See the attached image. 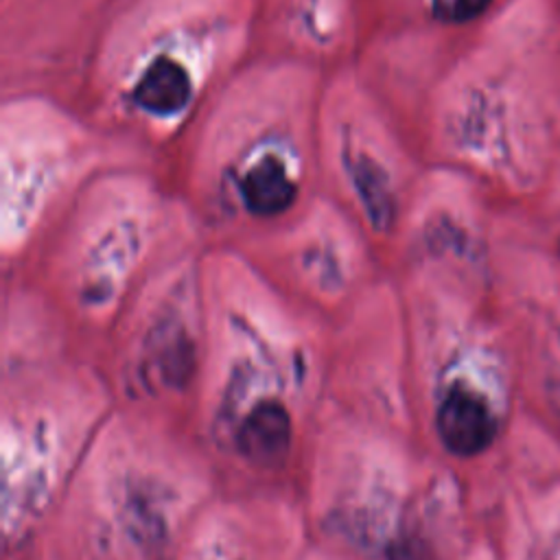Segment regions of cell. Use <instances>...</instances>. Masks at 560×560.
I'll list each match as a JSON object with an SVG mask.
<instances>
[{
	"label": "cell",
	"instance_id": "3957f363",
	"mask_svg": "<svg viewBox=\"0 0 560 560\" xmlns=\"http://www.w3.org/2000/svg\"><path fill=\"white\" fill-rule=\"evenodd\" d=\"M192 94V83L186 68L171 59H153L133 88L136 103L158 116H171L186 107Z\"/></svg>",
	"mask_w": 560,
	"mask_h": 560
},
{
	"label": "cell",
	"instance_id": "6da1fadb",
	"mask_svg": "<svg viewBox=\"0 0 560 560\" xmlns=\"http://www.w3.org/2000/svg\"><path fill=\"white\" fill-rule=\"evenodd\" d=\"M444 446L462 457L477 455L494 440L497 420L488 402L464 385H453L442 398L435 416Z\"/></svg>",
	"mask_w": 560,
	"mask_h": 560
},
{
	"label": "cell",
	"instance_id": "8992f818",
	"mask_svg": "<svg viewBox=\"0 0 560 560\" xmlns=\"http://www.w3.org/2000/svg\"><path fill=\"white\" fill-rule=\"evenodd\" d=\"M492 0H431L433 15L448 24L470 22L481 15Z\"/></svg>",
	"mask_w": 560,
	"mask_h": 560
},
{
	"label": "cell",
	"instance_id": "5b68a950",
	"mask_svg": "<svg viewBox=\"0 0 560 560\" xmlns=\"http://www.w3.org/2000/svg\"><path fill=\"white\" fill-rule=\"evenodd\" d=\"M350 175L370 221L376 228H387L394 217V199L381 166L370 158H357L350 164Z\"/></svg>",
	"mask_w": 560,
	"mask_h": 560
},
{
	"label": "cell",
	"instance_id": "7a4b0ae2",
	"mask_svg": "<svg viewBox=\"0 0 560 560\" xmlns=\"http://www.w3.org/2000/svg\"><path fill=\"white\" fill-rule=\"evenodd\" d=\"M291 442V422L280 402H262L249 411L241 431V453L260 466L278 464Z\"/></svg>",
	"mask_w": 560,
	"mask_h": 560
},
{
	"label": "cell",
	"instance_id": "277c9868",
	"mask_svg": "<svg viewBox=\"0 0 560 560\" xmlns=\"http://www.w3.org/2000/svg\"><path fill=\"white\" fill-rule=\"evenodd\" d=\"M241 192L249 212L273 217L295 201L298 188L276 155H262L245 171Z\"/></svg>",
	"mask_w": 560,
	"mask_h": 560
}]
</instances>
